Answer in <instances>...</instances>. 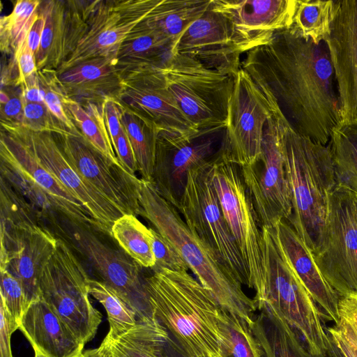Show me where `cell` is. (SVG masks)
<instances>
[{
	"instance_id": "cell-1",
	"label": "cell",
	"mask_w": 357,
	"mask_h": 357,
	"mask_svg": "<svg viewBox=\"0 0 357 357\" xmlns=\"http://www.w3.org/2000/svg\"><path fill=\"white\" fill-rule=\"evenodd\" d=\"M241 67L276 100L298 134L328 144L340 116L326 41L314 43L291 28L279 31L246 52Z\"/></svg>"
},
{
	"instance_id": "cell-2",
	"label": "cell",
	"mask_w": 357,
	"mask_h": 357,
	"mask_svg": "<svg viewBox=\"0 0 357 357\" xmlns=\"http://www.w3.org/2000/svg\"><path fill=\"white\" fill-rule=\"evenodd\" d=\"M151 314L183 357H223L222 309L187 271L163 269L144 278Z\"/></svg>"
},
{
	"instance_id": "cell-3",
	"label": "cell",
	"mask_w": 357,
	"mask_h": 357,
	"mask_svg": "<svg viewBox=\"0 0 357 357\" xmlns=\"http://www.w3.org/2000/svg\"><path fill=\"white\" fill-rule=\"evenodd\" d=\"M139 202V215L175 248L220 307L251 325L257 312L254 299L246 295L243 284L188 228L179 212L158 194L151 181L140 178Z\"/></svg>"
},
{
	"instance_id": "cell-4",
	"label": "cell",
	"mask_w": 357,
	"mask_h": 357,
	"mask_svg": "<svg viewBox=\"0 0 357 357\" xmlns=\"http://www.w3.org/2000/svg\"><path fill=\"white\" fill-rule=\"evenodd\" d=\"M282 140L292 206L287 221L313 252L337 183L331 153L328 145L298 134L285 116L282 121Z\"/></svg>"
},
{
	"instance_id": "cell-5",
	"label": "cell",
	"mask_w": 357,
	"mask_h": 357,
	"mask_svg": "<svg viewBox=\"0 0 357 357\" xmlns=\"http://www.w3.org/2000/svg\"><path fill=\"white\" fill-rule=\"evenodd\" d=\"M265 283L254 298L257 310L270 307L298 333L310 351L327 356L329 337L318 307L294 270L274 227H262Z\"/></svg>"
},
{
	"instance_id": "cell-6",
	"label": "cell",
	"mask_w": 357,
	"mask_h": 357,
	"mask_svg": "<svg viewBox=\"0 0 357 357\" xmlns=\"http://www.w3.org/2000/svg\"><path fill=\"white\" fill-rule=\"evenodd\" d=\"M160 68L181 110L201 136L226 129L235 77L177 53Z\"/></svg>"
},
{
	"instance_id": "cell-7",
	"label": "cell",
	"mask_w": 357,
	"mask_h": 357,
	"mask_svg": "<svg viewBox=\"0 0 357 357\" xmlns=\"http://www.w3.org/2000/svg\"><path fill=\"white\" fill-rule=\"evenodd\" d=\"M214 156L189 171L178 211L188 228L218 261L242 284L248 286V268L224 217L214 187Z\"/></svg>"
},
{
	"instance_id": "cell-8",
	"label": "cell",
	"mask_w": 357,
	"mask_h": 357,
	"mask_svg": "<svg viewBox=\"0 0 357 357\" xmlns=\"http://www.w3.org/2000/svg\"><path fill=\"white\" fill-rule=\"evenodd\" d=\"M89 275L64 240L44 266L39 282L40 298L84 344L96 335L101 313L89 299Z\"/></svg>"
},
{
	"instance_id": "cell-9",
	"label": "cell",
	"mask_w": 357,
	"mask_h": 357,
	"mask_svg": "<svg viewBox=\"0 0 357 357\" xmlns=\"http://www.w3.org/2000/svg\"><path fill=\"white\" fill-rule=\"evenodd\" d=\"M213 181L224 217L248 268V287L255 290L257 298L263 291L266 278L263 236L241 167L223 160L218 151L213 162Z\"/></svg>"
},
{
	"instance_id": "cell-10",
	"label": "cell",
	"mask_w": 357,
	"mask_h": 357,
	"mask_svg": "<svg viewBox=\"0 0 357 357\" xmlns=\"http://www.w3.org/2000/svg\"><path fill=\"white\" fill-rule=\"evenodd\" d=\"M312 254L321 273L340 297L357 294V197L337 184Z\"/></svg>"
},
{
	"instance_id": "cell-11",
	"label": "cell",
	"mask_w": 357,
	"mask_h": 357,
	"mask_svg": "<svg viewBox=\"0 0 357 357\" xmlns=\"http://www.w3.org/2000/svg\"><path fill=\"white\" fill-rule=\"evenodd\" d=\"M284 116L274 102L273 115L264 128L261 156L254 164L241 167L261 228L274 227L279 221L288 220L291 215L282 140Z\"/></svg>"
},
{
	"instance_id": "cell-12",
	"label": "cell",
	"mask_w": 357,
	"mask_h": 357,
	"mask_svg": "<svg viewBox=\"0 0 357 357\" xmlns=\"http://www.w3.org/2000/svg\"><path fill=\"white\" fill-rule=\"evenodd\" d=\"M273 101L241 67L234 77L227 126L219 150L223 160L240 167L259 160L264 128L273 115Z\"/></svg>"
},
{
	"instance_id": "cell-13",
	"label": "cell",
	"mask_w": 357,
	"mask_h": 357,
	"mask_svg": "<svg viewBox=\"0 0 357 357\" xmlns=\"http://www.w3.org/2000/svg\"><path fill=\"white\" fill-rule=\"evenodd\" d=\"M59 235L66 237L84 255L101 278L102 282L113 288L137 318L152 315L144 290V278L141 266L124 251L102 242L85 227L66 219V225L56 227Z\"/></svg>"
},
{
	"instance_id": "cell-14",
	"label": "cell",
	"mask_w": 357,
	"mask_h": 357,
	"mask_svg": "<svg viewBox=\"0 0 357 357\" xmlns=\"http://www.w3.org/2000/svg\"><path fill=\"white\" fill-rule=\"evenodd\" d=\"M160 1L97 0L84 38L58 74L93 59L116 56L125 38Z\"/></svg>"
},
{
	"instance_id": "cell-15",
	"label": "cell",
	"mask_w": 357,
	"mask_h": 357,
	"mask_svg": "<svg viewBox=\"0 0 357 357\" xmlns=\"http://www.w3.org/2000/svg\"><path fill=\"white\" fill-rule=\"evenodd\" d=\"M117 100L159 131L187 137H202L181 110L170 92L160 67L149 66L120 73Z\"/></svg>"
},
{
	"instance_id": "cell-16",
	"label": "cell",
	"mask_w": 357,
	"mask_h": 357,
	"mask_svg": "<svg viewBox=\"0 0 357 357\" xmlns=\"http://www.w3.org/2000/svg\"><path fill=\"white\" fill-rule=\"evenodd\" d=\"M252 49L229 21L211 7L181 35L172 54L193 58L205 66L235 77L241 55Z\"/></svg>"
},
{
	"instance_id": "cell-17",
	"label": "cell",
	"mask_w": 357,
	"mask_h": 357,
	"mask_svg": "<svg viewBox=\"0 0 357 357\" xmlns=\"http://www.w3.org/2000/svg\"><path fill=\"white\" fill-rule=\"evenodd\" d=\"M216 134L196 138L159 131L151 182L158 194L177 211L190 169L213 158L219 151Z\"/></svg>"
},
{
	"instance_id": "cell-18",
	"label": "cell",
	"mask_w": 357,
	"mask_h": 357,
	"mask_svg": "<svg viewBox=\"0 0 357 357\" xmlns=\"http://www.w3.org/2000/svg\"><path fill=\"white\" fill-rule=\"evenodd\" d=\"M73 167L125 214L139 215L140 178L96 151L82 136L54 134Z\"/></svg>"
},
{
	"instance_id": "cell-19",
	"label": "cell",
	"mask_w": 357,
	"mask_h": 357,
	"mask_svg": "<svg viewBox=\"0 0 357 357\" xmlns=\"http://www.w3.org/2000/svg\"><path fill=\"white\" fill-rule=\"evenodd\" d=\"M1 128L10 130L21 137L31 148L40 163L83 204L102 232L111 236L114 222L125 213L73 167L53 133L36 132L22 126L6 124H1Z\"/></svg>"
},
{
	"instance_id": "cell-20",
	"label": "cell",
	"mask_w": 357,
	"mask_h": 357,
	"mask_svg": "<svg viewBox=\"0 0 357 357\" xmlns=\"http://www.w3.org/2000/svg\"><path fill=\"white\" fill-rule=\"evenodd\" d=\"M325 41L335 73L340 126H357V0L334 1Z\"/></svg>"
},
{
	"instance_id": "cell-21",
	"label": "cell",
	"mask_w": 357,
	"mask_h": 357,
	"mask_svg": "<svg viewBox=\"0 0 357 357\" xmlns=\"http://www.w3.org/2000/svg\"><path fill=\"white\" fill-rule=\"evenodd\" d=\"M1 163L39 188L56 213L70 221L102 231L83 204L39 161L31 148L15 132L1 128Z\"/></svg>"
},
{
	"instance_id": "cell-22",
	"label": "cell",
	"mask_w": 357,
	"mask_h": 357,
	"mask_svg": "<svg viewBox=\"0 0 357 357\" xmlns=\"http://www.w3.org/2000/svg\"><path fill=\"white\" fill-rule=\"evenodd\" d=\"M56 244L57 238L38 222L1 229L0 269L20 282L29 304L40 298L41 272Z\"/></svg>"
},
{
	"instance_id": "cell-23",
	"label": "cell",
	"mask_w": 357,
	"mask_h": 357,
	"mask_svg": "<svg viewBox=\"0 0 357 357\" xmlns=\"http://www.w3.org/2000/svg\"><path fill=\"white\" fill-rule=\"evenodd\" d=\"M97 0L42 1L38 8L45 26L36 55L38 70H57L84 38Z\"/></svg>"
},
{
	"instance_id": "cell-24",
	"label": "cell",
	"mask_w": 357,
	"mask_h": 357,
	"mask_svg": "<svg viewBox=\"0 0 357 357\" xmlns=\"http://www.w3.org/2000/svg\"><path fill=\"white\" fill-rule=\"evenodd\" d=\"M297 0H212L235 31L252 47L266 43L273 33L291 27Z\"/></svg>"
},
{
	"instance_id": "cell-25",
	"label": "cell",
	"mask_w": 357,
	"mask_h": 357,
	"mask_svg": "<svg viewBox=\"0 0 357 357\" xmlns=\"http://www.w3.org/2000/svg\"><path fill=\"white\" fill-rule=\"evenodd\" d=\"M274 229L285 255L316 303L322 319L337 324L340 320L341 297L321 273L312 252L286 220L279 221Z\"/></svg>"
},
{
	"instance_id": "cell-26",
	"label": "cell",
	"mask_w": 357,
	"mask_h": 357,
	"mask_svg": "<svg viewBox=\"0 0 357 357\" xmlns=\"http://www.w3.org/2000/svg\"><path fill=\"white\" fill-rule=\"evenodd\" d=\"M19 329L34 351L47 357H78L84 351L85 344L41 298L29 305Z\"/></svg>"
},
{
	"instance_id": "cell-27",
	"label": "cell",
	"mask_w": 357,
	"mask_h": 357,
	"mask_svg": "<svg viewBox=\"0 0 357 357\" xmlns=\"http://www.w3.org/2000/svg\"><path fill=\"white\" fill-rule=\"evenodd\" d=\"M68 96L80 104L102 103L117 99L121 74L116 56L99 57L81 63L59 74Z\"/></svg>"
},
{
	"instance_id": "cell-28",
	"label": "cell",
	"mask_w": 357,
	"mask_h": 357,
	"mask_svg": "<svg viewBox=\"0 0 357 357\" xmlns=\"http://www.w3.org/2000/svg\"><path fill=\"white\" fill-rule=\"evenodd\" d=\"M250 325L264 357L317 356L308 349L298 333L275 310L264 307Z\"/></svg>"
},
{
	"instance_id": "cell-29",
	"label": "cell",
	"mask_w": 357,
	"mask_h": 357,
	"mask_svg": "<svg viewBox=\"0 0 357 357\" xmlns=\"http://www.w3.org/2000/svg\"><path fill=\"white\" fill-rule=\"evenodd\" d=\"M144 20L120 46L116 56L120 73L143 67H161L172 54V41L147 25Z\"/></svg>"
},
{
	"instance_id": "cell-30",
	"label": "cell",
	"mask_w": 357,
	"mask_h": 357,
	"mask_svg": "<svg viewBox=\"0 0 357 357\" xmlns=\"http://www.w3.org/2000/svg\"><path fill=\"white\" fill-rule=\"evenodd\" d=\"M170 335L153 314L138 318L136 324L119 337L105 336L102 344L112 357H170Z\"/></svg>"
},
{
	"instance_id": "cell-31",
	"label": "cell",
	"mask_w": 357,
	"mask_h": 357,
	"mask_svg": "<svg viewBox=\"0 0 357 357\" xmlns=\"http://www.w3.org/2000/svg\"><path fill=\"white\" fill-rule=\"evenodd\" d=\"M211 2L212 0H161L144 20L169 38L174 47L184 31L211 7Z\"/></svg>"
},
{
	"instance_id": "cell-32",
	"label": "cell",
	"mask_w": 357,
	"mask_h": 357,
	"mask_svg": "<svg viewBox=\"0 0 357 357\" xmlns=\"http://www.w3.org/2000/svg\"><path fill=\"white\" fill-rule=\"evenodd\" d=\"M105 102L80 104L71 100L68 109L82 137L114 165L122 167L114 150L105 117Z\"/></svg>"
},
{
	"instance_id": "cell-33",
	"label": "cell",
	"mask_w": 357,
	"mask_h": 357,
	"mask_svg": "<svg viewBox=\"0 0 357 357\" xmlns=\"http://www.w3.org/2000/svg\"><path fill=\"white\" fill-rule=\"evenodd\" d=\"M329 147L336 184L357 197V126H339L331 132Z\"/></svg>"
},
{
	"instance_id": "cell-34",
	"label": "cell",
	"mask_w": 357,
	"mask_h": 357,
	"mask_svg": "<svg viewBox=\"0 0 357 357\" xmlns=\"http://www.w3.org/2000/svg\"><path fill=\"white\" fill-rule=\"evenodd\" d=\"M111 236L141 267L152 268L155 260L152 250V233L136 215L124 214L111 229Z\"/></svg>"
},
{
	"instance_id": "cell-35",
	"label": "cell",
	"mask_w": 357,
	"mask_h": 357,
	"mask_svg": "<svg viewBox=\"0 0 357 357\" xmlns=\"http://www.w3.org/2000/svg\"><path fill=\"white\" fill-rule=\"evenodd\" d=\"M121 123L132 147L141 178L151 181L159 130L123 106Z\"/></svg>"
},
{
	"instance_id": "cell-36",
	"label": "cell",
	"mask_w": 357,
	"mask_h": 357,
	"mask_svg": "<svg viewBox=\"0 0 357 357\" xmlns=\"http://www.w3.org/2000/svg\"><path fill=\"white\" fill-rule=\"evenodd\" d=\"M334 1L297 0L291 29L314 43L325 41L330 33Z\"/></svg>"
},
{
	"instance_id": "cell-37",
	"label": "cell",
	"mask_w": 357,
	"mask_h": 357,
	"mask_svg": "<svg viewBox=\"0 0 357 357\" xmlns=\"http://www.w3.org/2000/svg\"><path fill=\"white\" fill-rule=\"evenodd\" d=\"M42 1L18 0L13 10L0 20V48L4 54L14 56L25 40L29 29L38 15Z\"/></svg>"
},
{
	"instance_id": "cell-38",
	"label": "cell",
	"mask_w": 357,
	"mask_h": 357,
	"mask_svg": "<svg viewBox=\"0 0 357 357\" xmlns=\"http://www.w3.org/2000/svg\"><path fill=\"white\" fill-rule=\"evenodd\" d=\"M90 295L105 307L109 329L106 336L116 338L121 336L137 321L136 313L110 286L102 281L89 278L88 282Z\"/></svg>"
},
{
	"instance_id": "cell-39",
	"label": "cell",
	"mask_w": 357,
	"mask_h": 357,
	"mask_svg": "<svg viewBox=\"0 0 357 357\" xmlns=\"http://www.w3.org/2000/svg\"><path fill=\"white\" fill-rule=\"evenodd\" d=\"M221 309L223 357H264L249 324Z\"/></svg>"
},
{
	"instance_id": "cell-40",
	"label": "cell",
	"mask_w": 357,
	"mask_h": 357,
	"mask_svg": "<svg viewBox=\"0 0 357 357\" xmlns=\"http://www.w3.org/2000/svg\"><path fill=\"white\" fill-rule=\"evenodd\" d=\"M37 73L45 105L69 132L76 136H82L68 109L71 98L61 83L57 70L43 68L38 70Z\"/></svg>"
},
{
	"instance_id": "cell-41",
	"label": "cell",
	"mask_w": 357,
	"mask_h": 357,
	"mask_svg": "<svg viewBox=\"0 0 357 357\" xmlns=\"http://www.w3.org/2000/svg\"><path fill=\"white\" fill-rule=\"evenodd\" d=\"M22 103V127L36 132L72 134L53 115L45 103L28 102L23 100Z\"/></svg>"
},
{
	"instance_id": "cell-42",
	"label": "cell",
	"mask_w": 357,
	"mask_h": 357,
	"mask_svg": "<svg viewBox=\"0 0 357 357\" xmlns=\"http://www.w3.org/2000/svg\"><path fill=\"white\" fill-rule=\"evenodd\" d=\"M1 271V301L13 319L20 326L22 317L29 306L20 282L8 269Z\"/></svg>"
},
{
	"instance_id": "cell-43",
	"label": "cell",
	"mask_w": 357,
	"mask_h": 357,
	"mask_svg": "<svg viewBox=\"0 0 357 357\" xmlns=\"http://www.w3.org/2000/svg\"><path fill=\"white\" fill-rule=\"evenodd\" d=\"M152 233V250L155 264L153 272L163 269L183 271L189 269L186 262L175 248L155 229L151 227Z\"/></svg>"
},
{
	"instance_id": "cell-44",
	"label": "cell",
	"mask_w": 357,
	"mask_h": 357,
	"mask_svg": "<svg viewBox=\"0 0 357 357\" xmlns=\"http://www.w3.org/2000/svg\"><path fill=\"white\" fill-rule=\"evenodd\" d=\"M326 332L345 357H357V333L348 321L340 317Z\"/></svg>"
},
{
	"instance_id": "cell-45",
	"label": "cell",
	"mask_w": 357,
	"mask_h": 357,
	"mask_svg": "<svg viewBox=\"0 0 357 357\" xmlns=\"http://www.w3.org/2000/svg\"><path fill=\"white\" fill-rule=\"evenodd\" d=\"M6 91L9 100L0 105L1 124L22 126L23 121V103L19 86L1 87Z\"/></svg>"
},
{
	"instance_id": "cell-46",
	"label": "cell",
	"mask_w": 357,
	"mask_h": 357,
	"mask_svg": "<svg viewBox=\"0 0 357 357\" xmlns=\"http://www.w3.org/2000/svg\"><path fill=\"white\" fill-rule=\"evenodd\" d=\"M13 57L18 73L16 86H20L38 72L36 54L28 47L26 37Z\"/></svg>"
},
{
	"instance_id": "cell-47",
	"label": "cell",
	"mask_w": 357,
	"mask_h": 357,
	"mask_svg": "<svg viewBox=\"0 0 357 357\" xmlns=\"http://www.w3.org/2000/svg\"><path fill=\"white\" fill-rule=\"evenodd\" d=\"M19 328L20 325L13 319L0 300V357H13L11 336Z\"/></svg>"
},
{
	"instance_id": "cell-48",
	"label": "cell",
	"mask_w": 357,
	"mask_h": 357,
	"mask_svg": "<svg viewBox=\"0 0 357 357\" xmlns=\"http://www.w3.org/2000/svg\"><path fill=\"white\" fill-rule=\"evenodd\" d=\"M123 106L115 98H108L105 102V117L113 148L123 128L121 117Z\"/></svg>"
},
{
	"instance_id": "cell-49",
	"label": "cell",
	"mask_w": 357,
	"mask_h": 357,
	"mask_svg": "<svg viewBox=\"0 0 357 357\" xmlns=\"http://www.w3.org/2000/svg\"><path fill=\"white\" fill-rule=\"evenodd\" d=\"M114 150L121 166L130 174L135 175L136 172L138 171L137 162L123 126L114 146Z\"/></svg>"
},
{
	"instance_id": "cell-50",
	"label": "cell",
	"mask_w": 357,
	"mask_h": 357,
	"mask_svg": "<svg viewBox=\"0 0 357 357\" xmlns=\"http://www.w3.org/2000/svg\"><path fill=\"white\" fill-rule=\"evenodd\" d=\"M19 87L21 90V96L23 100L28 102L45 103L38 73L28 78Z\"/></svg>"
},
{
	"instance_id": "cell-51",
	"label": "cell",
	"mask_w": 357,
	"mask_h": 357,
	"mask_svg": "<svg viewBox=\"0 0 357 357\" xmlns=\"http://www.w3.org/2000/svg\"><path fill=\"white\" fill-rule=\"evenodd\" d=\"M339 317L348 321L357 333V294L340 298Z\"/></svg>"
},
{
	"instance_id": "cell-52",
	"label": "cell",
	"mask_w": 357,
	"mask_h": 357,
	"mask_svg": "<svg viewBox=\"0 0 357 357\" xmlns=\"http://www.w3.org/2000/svg\"><path fill=\"white\" fill-rule=\"evenodd\" d=\"M31 25L26 35V43L29 49L36 55L40 47L42 35L45 26V17L41 12Z\"/></svg>"
},
{
	"instance_id": "cell-53",
	"label": "cell",
	"mask_w": 357,
	"mask_h": 357,
	"mask_svg": "<svg viewBox=\"0 0 357 357\" xmlns=\"http://www.w3.org/2000/svg\"><path fill=\"white\" fill-rule=\"evenodd\" d=\"M78 357H112L107 349L100 344L98 348L84 351Z\"/></svg>"
},
{
	"instance_id": "cell-54",
	"label": "cell",
	"mask_w": 357,
	"mask_h": 357,
	"mask_svg": "<svg viewBox=\"0 0 357 357\" xmlns=\"http://www.w3.org/2000/svg\"><path fill=\"white\" fill-rule=\"evenodd\" d=\"M328 356H329L330 357H345L344 355L340 351V349L337 347V345L333 342V341L331 339L330 337Z\"/></svg>"
},
{
	"instance_id": "cell-55",
	"label": "cell",
	"mask_w": 357,
	"mask_h": 357,
	"mask_svg": "<svg viewBox=\"0 0 357 357\" xmlns=\"http://www.w3.org/2000/svg\"><path fill=\"white\" fill-rule=\"evenodd\" d=\"M167 351L170 357H183L171 337L167 344Z\"/></svg>"
},
{
	"instance_id": "cell-56",
	"label": "cell",
	"mask_w": 357,
	"mask_h": 357,
	"mask_svg": "<svg viewBox=\"0 0 357 357\" xmlns=\"http://www.w3.org/2000/svg\"><path fill=\"white\" fill-rule=\"evenodd\" d=\"M34 352H35L34 357H47L46 355H45L44 354H43L42 352H40L39 351L35 350Z\"/></svg>"
}]
</instances>
